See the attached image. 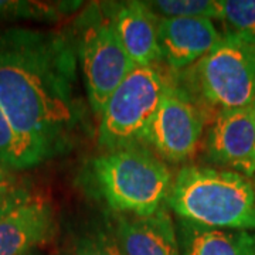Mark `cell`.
<instances>
[{"label":"cell","instance_id":"obj_1","mask_svg":"<svg viewBox=\"0 0 255 255\" xmlns=\"http://www.w3.org/2000/svg\"><path fill=\"white\" fill-rule=\"evenodd\" d=\"M78 54L64 33L0 30V107L47 159L65 153L84 118L77 97Z\"/></svg>","mask_w":255,"mask_h":255},{"label":"cell","instance_id":"obj_2","mask_svg":"<svg viewBox=\"0 0 255 255\" xmlns=\"http://www.w3.org/2000/svg\"><path fill=\"white\" fill-rule=\"evenodd\" d=\"M166 207L200 227L255 231V182L234 170L187 164L173 176Z\"/></svg>","mask_w":255,"mask_h":255},{"label":"cell","instance_id":"obj_3","mask_svg":"<svg viewBox=\"0 0 255 255\" xmlns=\"http://www.w3.org/2000/svg\"><path fill=\"white\" fill-rule=\"evenodd\" d=\"M101 199L121 216L147 217L166 206L173 173L150 149L132 145L107 150L91 162Z\"/></svg>","mask_w":255,"mask_h":255},{"label":"cell","instance_id":"obj_4","mask_svg":"<svg viewBox=\"0 0 255 255\" xmlns=\"http://www.w3.org/2000/svg\"><path fill=\"white\" fill-rule=\"evenodd\" d=\"M173 75L209 124L221 111L255 104V46L223 34L221 43L209 54Z\"/></svg>","mask_w":255,"mask_h":255},{"label":"cell","instance_id":"obj_5","mask_svg":"<svg viewBox=\"0 0 255 255\" xmlns=\"http://www.w3.org/2000/svg\"><path fill=\"white\" fill-rule=\"evenodd\" d=\"M172 80L162 63L130 71L101 112L98 145L104 152L140 145Z\"/></svg>","mask_w":255,"mask_h":255},{"label":"cell","instance_id":"obj_6","mask_svg":"<svg viewBox=\"0 0 255 255\" xmlns=\"http://www.w3.org/2000/svg\"><path fill=\"white\" fill-rule=\"evenodd\" d=\"M77 54L88 104L100 117L112 94L136 67L119 40L112 6H91L82 16Z\"/></svg>","mask_w":255,"mask_h":255},{"label":"cell","instance_id":"obj_7","mask_svg":"<svg viewBox=\"0 0 255 255\" xmlns=\"http://www.w3.org/2000/svg\"><path fill=\"white\" fill-rule=\"evenodd\" d=\"M206 125L200 108L176 84L173 75L140 145L166 163H184L197 153Z\"/></svg>","mask_w":255,"mask_h":255},{"label":"cell","instance_id":"obj_8","mask_svg":"<svg viewBox=\"0 0 255 255\" xmlns=\"http://www.w3.org/2000/svg\"><path fill=\"white\" fill-rule=\"evenodd\" d=\"M203 142L210 163L244 174L255 150V104L216 114Z\"/></svg>","mask_w":255,"mask_h":255},{"label":"cell","instance_id":"obj_9","mask_svg":"<svg viewBox=\"0 0 255 255\" xmlns=\"http://www.w3.org/2000/svg\"><path fill=\"white\" fill-rule=\"evenodd\" d=\"M160 58L172 73H180L207 55L223 40L211 18H159Z\"/></svg>","mask_w":255,"mask_h":255},{"label":"cell","instance_id":"obj_10","mask_svg":"<svg viewBox=\"0 0 255 255\" xmlns=\"http://www.w3.org/2000/svg\"><path fill=\"white\" fill-rule=\"evenodd\" d=\"M57 221L50 201L31 194L0 219V255H26L55 234Z\"/></svg>","mask_w":255,"mask_h":255},{"label":"cell","instance_id":"obj_11","mask_svg":"<svg viewBox=\"0 0 255 255\" xmlns=\"http://www.w3.org/2000/svg\"><path fill=\"white\" fill-rule=\"evenodd\" d=\"M111 233L124 255H182L177 226L166 206L147 217L115 214Z\"/></svg>","mask_w":255,"mask_h":255},{"label":"cell","instance_id":"obj_12","mask_svg":"<svg viewBox=\"0 0 255 255\" xmlns=\"http://www.w3.org/2000/svg\"><path fill=\"white\" fill-rule=\"evenodd\" d=\"M114 23L119 40L136 67L162 63L159 48V18L146 1L130 0L112 4Z\"/></svg>","mask_w":255,"mask_h":255},{"label":"cell","instance_id":"obj_13","mask_svg":"<svg viewBox=\"0 0 255 255\" xmlns=\"http://www.w3.org/2000/svg\"><path fill=\"white\" fill-rule=\"evenodd\" d=\"M182 255H255V231L200 227L179 220Z\"/></svg>","mask_w":255,"mask_h":255},{"label":"cell","instance_id":"obj_14","mask_svg":"<svg viewBox=\"0 0 255 255\" xmlns=\"http://www.w3.org/2000/svg\"><path fill=\"white\" fill-rule=\"evenodd\" d=\"M47 156L30 145L11 127L0 107V164L11 170H26L46 162Z\"/></svg>","mask_w":255,"mask_h":255},{"label":"cell","instance_id":"obj_15","mask_svg":"<svg viewBox=\"0 0 255 255\" xmlns=\"http://www.w3.org/2000/svg\"><path fill=\"white\" fill-rule=\"evenodd\" d=\"M78 1H20V0H0V20H38L55 21L61 16L71 13L80 7Z\"/></svg>","mask_w":255,"mask_h":255},{"label":"cell","instance_id":"obj_16","mask_svg":"<svg viewBox=\"0 0 255 255\" xmlns=\"http://www.w3.org/2000/svg\"><path fill=\"white\" fill-rule=\"evenodd\" d=\"M219 18L226 31L255 46V0H219Z\"/></svg>","mask_w":255,"mask_h":255},{"label":"cell","instance_id":"obj_17","mask_svg":"<svg viewBox=\"0 0 255 255\" xmlns=\"http://www.w3.org/2000/svg\"><path fill=\"white\" fill-rule=\"evenodd\" d=\"M147 7L157 18L203 17L217 20L220 14L219 0H152Z\"/></svg>","mask_w":255,"mask_h":255},{"label":"cell","instance_id":"obj_18","mask_svg":"<svg viewBox=\"0 0 255 255\" xmlns=\"http://www.w3.org/2000/svg\"><path fill=\"white\" fill-rule=\"evenodd\" d=\"M74 255H124V253L112 233L92 230L75 240Z\"/></svg>","mask_w":255,"mask_h":255},{"label":"cell","instance_id":"obj_19","mask_svg":"<svg viewBox=\"0 0 255 255\" xmlns=\"http://www.w3.org/2000/svg\"><path fill=\"white\" fill-rule=\"evenodd\" d=\"M33 193L30 191L28 187H20L17 190L7 191V193H1L0 194V219L7 214L9 211L17 207L20 203H23L24 200H27L28 197Z\"/></svg>","mask_w":255,"mask_h":255},{"label":"cell","instance_id":"obj_20","mask_svg":"<svg viewBox=\"0 0 255 255\" xmlns=\"http://www.w3.org/2000/svg\"><path fill=\"white\" fill-rule=\"evenodd\" d=\"M20 187H24V184L18 179L14 170L0 164V194L7 191L17 190Z\"/></svg>","mask_w":255,"mask_h":255},{"label":"cell","instance_id":"obj_21","mask_svg":"<svg viewBox=\"0 0 255 255\" xmlns=\"http://www.w3.org/2000/svg\"><path fill=\"white\" fill-rule=\"evenodd\" d=\"M244 176H247L248 179H251L253 182H255V150H254V155L251 157V160H250V163L247 166L246 172H244Z\"/></svg>","mask_w":255,"mask_h":255},{"label":"cell","instance_id":"obj_22","mask_svg":"<svg viewBox=\"0 0 255 255\" xmlns=\"http://www.w3.org/2000/svg\"><path fill=\"white\" fill-rule=\"evenodd\" d=\"M26 255H37V254H36V251H31V253H28V254Z\"/></svg>","mask_w":255,"mask_h":255}]
</instances>
